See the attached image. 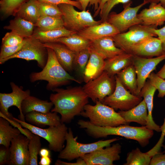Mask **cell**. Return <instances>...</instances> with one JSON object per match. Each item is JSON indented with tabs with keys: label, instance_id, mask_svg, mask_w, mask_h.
Masks as SVG:
<instances>
[{
	"label": "cell",
	"instance_id": "obj_19",
	"mask_svg": "<svg viewBox=\"0 0 165 165\" xmlns=\"http://www.w3.org/2000/svg\"><path fill=\"white\" fill-rule=\"evenodd\" d=\"M90 41L106 36H112L120 33L114 26L107 21L88 27L77 33Z\"/></svg>",
	"mask_w": 165,
	"mask_h": 165
},
{
	"label": "cell",
	"instance_id": "obj_34",
	"mask_svg": "<svg viewBox=\"0 0 165 165\" xmlns=\"http://www.w3.org/2000/svg\"><path fill=\"white\" fill-rule=\"evenodd\" d=\"M37 29L46 31L64 27L62 17L41 16L35 24Z\"/></svg>",
	"mask_w": 165,
	"mask_h": 165
},
{
	"label": "cell",
	"instance_id": "obj_54",
	"mask_svg": "<svg viewBox=\"0 0 165 165\" xmlns=\"http://www.w3.org/2000/svg\"><path fill=\"white\" fill-rule=\"evenodd\" d=\"M156 74L160 77L163 79H165V63L160 70Z\"/></svg>",
	"mask_w": 165,
	"mask_h": 165
},
{
	"label": "cell",
	"instance_id": "obj_25",
	"mask_svg": "<svg viewBox=\"0 0 165 165\" xmlns=\"http://www.w3.org/2000/svg\"><path fill=\"white\" fill-rule=\"evenodd\" d=\"M133 56L131 54L124 52L105 60L104 71L111 76H115L132 64Z\"/></svg>",
	"mask_w": 165,
	"mask_h": 165
},
{
	"label": "cell",
	"instance_id": "obj_15",
	"mask_svg": "<svg viewBox=\"0 0 165 165\" xmlns=\"http://www.w3.org/2000/svg\"><path fill=\"white\" fill-rule=\"evenodd\" d=\"M164 60H165V54L151 58L133 55L132 64L135 69L137 75L138 96H139L149 75L156 69L157 66Z\"/></svg>",
	"mask_w": 165,
	"mask_h": 165
},
{
	"label": "cell",
	"instance_id": "obj_42",
	"mask_svg": "<svg viewBox=\"0 0 165 165\" xmlns=\"http://www.w3.org/2000/svg\"><path fill=\"white\" fill-rule=\"evenodd\" d=\"M25 38L20 44L13 46H6L2 45L0 52V61L8 58L18 52L22 47L27 41Z\"/></svg>",
	"mask_w": 165,
	"mask_h": 165
},
{
	"label": "cell",
	"instance_id": "obj_12",
	"mask_svg": "<svg viewBox=\"0 0 165 165\" xmlns=\"http://www.w3.org/2000/svg\"><path fill=\"white\" fill-rule=\"evenodd\" d=\"M116 86L115 76H111L104 71L97 77L86 83L82 87L89 98L95 103L97 101L102 102L106 97L111 95Z\"/></svg>",
	"mask_w": 165,
	"mask_h": 165
},
{
	"label": "cell",
	"instance_id": "obj_56",
	"mask_svg": "<svg viewBox=\"0 0 165 165\" xmlns=\"http://www.w3.org/2000/svg\"><path fill=\"white\" fill-rule=\"evenodd\" d=\"M162 47L163 50L165 53V42H162Z\"/></svg>",
	"mask_w": 165,
	"mask_h": 165
},
{
	"label": "cell",
	"instance_id": "obj_26",
	"mask_svg": "<svg viewBox=\"0 0 165 165\" xmlns=\"http://www.w3.org/2000/svg\"><path fill=\"white\" fill-rule=\"evenodd\" d=\"M118 112L127 123L134 122L145 126L148 120L147 106L143 99L138 105L127 111H119Z\"/></svg>",
	"mask_w": 165,
	"mask_h": 165
},
{
	"label": "cell",
	"instance_id": "obj_33",
	"mask_svg": "<svg viewBox=\"0 0 165 165\" xmlns=\"http://www.w3.org/2000/svg\"><path fill=\"white\" fill-rule=\"evenodd\" d=\"M6 119L0 118V145L9 147L12 140L21 133L18 128L10 125Z\"/></svg>",
	"mask_w": 165,
	"mask_h": 165
},
{
	"label": "cell",
	"instance_id": "obj_7",
	"mask_svg": "<svg viewBox=\"0 0 165 165\" xmlns=\"http://www.w3.org/2000/svg\"><path fill=\"white\" fill-rule=\"evenodd\" d=\"M62 13L64 27L76 33L88 27L99 24L101 20H94L88 10L77 11L71 4L62 3L58 5Z\"/></svg>",
	"mask_w": 165,
	"mask_h": 165
},
{
	"label": "cell",
	"instance_id": "obj_24",
	"mask_svg": "<svg viewBox=\"0 0 165 165\" xmlns=\"http://www.w3.org/2000/svg\"><path fill=\"white\" fill-rule=\"evenodd\" d=\"M156 90L148 80L145 82L139 96L144 98L147 108L148 120L145 126L150 130L160 132H161L160 127L155 123L152 116L153 97Z\"/></svg>",
	"mask_w": 165,
	"mask_h": 165
},
{
	"label": "cell",
	"instance_id": "obj_14",
	"mask_svg": "<svg viewBox=\"0 0 165 165\" xmlns=\"http://www.w3.org/2000/svg\"><path fill=\"white\" fill-rule=\"evenodd\" d=\"M121 146L118 143L98 149L80 157L85 165H113V162L120 159Z\"/></svg>",
	"mask_w": 165,
	"mask_h": 165
},
{
	"label": "cell",
	"instance_id": "obj_27",
	"mask_svg": "<svg viewBox=\"0 0 165 165\" xmlns=\"http://www.w3.org/2000/svg\"><path fill=\"white\" fill-rule=\"evenodd\" d=\"M13 16L35 24L40 16L39 1L38 0H28L18 8Z\"/></svg>",
	"mask_w": 165,
	"mask_h": 165
},
{
	"label": "cell",
	"instance_id": "obj_36",
	"mask_svg": "<svg viewBox=\"0 0 165 165\" xmlns=\"http://www.w3.org/2000/svg\"><path fill=\"white\" fill-rule=\"evenodd\" d=\"M90 56L89 48L75 52L73 62V68L80 76L83 75Z\"/></svg>",
	"mask_w": 165,
	"mask_h": 165
},
{
	"label": "cell",
	"instance_id": "obj_10",
	"mask_svg": "<svg viewBox=\"0 0 165 165\" xmlns=\"http://www.w3.org/2000/svg\"><path fill=\"white\" fill-rule=\"evenodd\" d=\"M150 2L149 0H144L140 5L131 7V1L123 4V9L120 13H110L107 20L114 26L120 33L125 32L132 26L142 24V21L138 17V13L144 6Z\"/></svg>",
	"mask_w": 165,
	"mask_h": 165
},
{
	"label": "cell",
	"instance_id": "obj_8",
	"mask_svg": "<svg viewBox=\"0 0 165 165\" xmlns=\"http://www.w3.org/2000/svg\"><path fill=\"white\" fill-rule=\"evenodd\" d=\"M10 85L12 90L11 93H0V116L14 125L16 122L13 119L12 114L9 112V108L13 106L16 107L20 112L19 119L25 121V116L22 111L21 104L24 99L31 95V92L29 90H23L22 87L19 86L14 82H11Z\"/></svg>",
	"mask_w": 165,
	"mask_h": 165
},
{
	"label": "cell",
	"instance_id": "obj_5",
	"mask_svg": "<svg viewBox=\"0 0 165 165\" xmlns=\"http://www.w3.org/2000/svg\"><path fill=\"white\" fill-rule=\"evenodd\" d=\"M76 138H74L72 130L69 128L65 137L66 146L59 152L58 156L59 159L71 161L81 157L85 155L98 149L110 146L112 143L121 139L116 138L105 140H101L92 143L84 144L77 141Z\"/></svg>",
	"mask_w": 165,
	"mask_h": 165
},
{
	"label": "cell",
	"instance_id": "obj_11",
	"mask_svg": "<svg viewBox=\"0 0 165 165\" xmlns=\"http://www.w3.org/2000/svg\"><path fill=\"white\" fill-rule=\"evenodd\" d=\"M14 58H20L27 61H36L38 66L43 69L45 66L48 58L47 48L43 43L32 36L27 38L22 48L13 55L0 61L2 64L7 61Z\"/></svg>",
	"mask_w": 165,
	"mask_h": 165
},
{
	"label": "cell",
	"instance_id": "obj_13",
	"mask_svg": "<svg viewBox=\"0 0 165 165\" xmlns=\"http://www.w3.org/2000/svg\"><path fill=\"white\" fill-rule=\"evenodd\" d=\"M116 86L114 92L106 97L101 102L115 110H128L138 105L142 100L139 96L134 95L125 88L116 75Z\"/></svg>",
	"mask_w": 165,
	"mask_h": 165
},
{
	"label": "cell",
	"instance_id": "obj_35",
	"mask_svg": "<svg viewBox=\"0 0 165 165\" xmlns=\"http://www.w3.org/2000/svg\"><path fill=\"white\" fill-rule=\"evenodd\" d=\"M151 158L146 152H142L139 148H137L127 153L126 162L123 165H148Z\"/></svg>",
	"mask_w": 165,
	"mask_h": 165
},
{
	"label": "cell",
	"instance_id": "obj_48",
	"mask_svg": "<svg viewBox=\"0 0 165 165\" xmlns=\"http://www.w3.org/2000/svg\"><path fill=\"white\" fill-rule=\"evenodd\" d=\"M161 134L160 138L156 144L152 148L155 151H158L160 150L163 142L165 136V118L163 125L160 127Z\"/></svg>",
	"mask_w": 165,
	"mask_h": 165
},
{
	"label": "cell",
	"instance_id": "obj_6",
	"mask_svg": "<svg viewBox=\"0 0 165 165\" xmlns=\"http://www.w3.org/2000/svg\"><path fill=\"white\" fill-rule=\"evenodd\" d=\"M13 118L22 127L46 140L49 143L48 146L50 150L60 152L64 148L65 137L68 129L64 123H62L57 126H50L47 128L43 129L14 117Z\"/></svg>",
	"mask_w": 165,
	"mask_h": 165
},
{
	"label": "cell",
	"instance_id": "obj_22",
	"mask_svg": "<svg viewBox=\"0 0 165 165\" xmlns=\"http://www.w3.org/2000/svg\"><path fill=\"white\" fill-rule=\"evenodd\" d=\"M90 56L83 79L86 83L101 75L104 71L105 60L90 47Z\"/></svg>",
	"mask_w": 165,
	"mask_h": 165
},
{
	"label": "cell",
	"instance_id": "obj_57",
	"mask_svg": "<svg viewBox=\"0 0 165 165\" xmlns=\"http://www.w3.org/2000/svg\"><path fill=\"white\" fill-rule=\"evenodd\" d=\"M162 147H163L164 150V151H163V152H165V145H163Z\"/></svg>",
	"mask_w": 165,
	"mask_h": 165
},
{
	"label": "cell",
	"instance_id": "obj_41",
	"mask_svg": "<svg viewBox=\"0 0 165 165\" xmlns=\"http://www.w3.org/2000/svg\"><path fill=\"white\" fill-rule=\"evenodd\" d=\"M130 1V0H108L100 13V20L102 22L106 21L111 11L116 5L120 3L124 4Z\"/></svg>",
	"mask_w": 165,
	"mask_h": 165
},
{
	"label": "cell",
	"instance_id": "obj_46",
	"mask_svg": "<svg viewBox=\"0 0 165 165\" xmlns=\"http://www.w3.org/2000/svg\"><path fill=\"white\" fill-rule=\"evenodd\" d=\"M73 0L78 1L79 2L81 6L82 10H86V8L88 6H92L94 8V12L98 9L101 1V0Z\"/></svg>",
	"mask_w": 165,
	"mask_h": 165
},
{
	"label": "cell",
	"instance_id": "obj_18",
	"mask_svg": "<svg viewBox=\"0 0 165 165\" xmlns=\"http://www.w3.org/2000/svg\"><path fill=\"white\" fill-rule=\"evenodd\" d=\"M149 7L142 10L138 14L142 24L157 27L165 22V8L160 3L151 2Z\"/></svg>",
	"mask_w": 165,
	"mask_h": 165
},
{
	"label": "cell",
	"instance_id": "obj_43",
	"mask_svg": "<svg viewBox=\"0 0 165 165\" xmlns=\"http://www.w3.org/2000/svg\"><path fill=\"white\" fill-rule=\"evenodd\" d=\"M25 38L12 31L7 32L2 39V45L11 46L22 42Z\"/></svg>",
	"mask_w": 165,
	"mask_h": 165
},
{
	"label": "cell",
	"instance_id": "obj_3",
	"mask_svg": "<svg viewBox=\"0 0 165 165\" xmlns=\"http://www.w3.org/2000/svg\"><path fill=\"white\" fill-rule=\"evenodd\" d=\"M46 48L48 58L46 64L40 72H33L30 74V81L34 82L38 80L46 81L48 82L47 89L52 90L71 81L81 83L79 80L71 75L61 65L53 50L50 48Z\"/></svg>",
	"mask_w": 165,
	"mask_h": 165
},
{
	"label": "cell",
	"instance_id": "obj_47",
	"mask_svg": "<svg viewBox=\"0 0 165 165\" xmlns=\"http://www.w3.org/2000/svg\"><path fill=\"white\" fill-rule=\"evenodd\" d=\"M150 165H165V152L159 151L151 157Z\"/></svg>",
	"mask_w": 165,
	"mask_h": 165
},
{
	"label": "cell",
	"instance_id": "obj_50",
	"mask_svg": "<svg viewBox=\"0 0 165 165\" xmlns=\"http://www.w3.org/2000/svg\"><path fill=\"white\" fill-rule=\"evenodd\" d=\"M155 34L162 42H165V25L160 28L154 29Z\"/></svg>",
	"mask_w": 165,
	"mask_h": 165
},
{
	"label": "cell",
	"instance_id": "obj_39",
	"mask_svg": "<svg viewBox=\"0 0 165 165\" xmlns=\"http://www.w3.org/2000/svg\"><path fill=\"white\" fill-rule=\"evenodd\" d=\"M40 16L62 17V13L58 5L39 1Z\"/></svg>",
	"mask_w": 165,
	"mask_h": 165
},
{
	"label": "cell",
	"instance_id": "obj_20",
	"mask_svg": "<svg viewBox=\"0 0 165 165\" xmlns=\"http://www.w3.org/2000/svg\"><path fill=\"white\" fill-rule=\"evenodd\" d=\"M105 60L124 52L115 44L112 36H106L91 41L90 47Z\"/></svg>",
	"mask_w": 165,
	"mask_h": 165
},
{
	"label": "cell",
	"instance_id": "obj_51",
	"mask_svg": "<svg viewBox=\"0 0 165 165\" xmlns=\"http://www.w3.org/2000/svg\"><path fill=\"white\" fill-rule=\"evenodd\" d=\"M51 162L50 156L41 157L38 164L40 165H50Z\"/></svg>",
	"mask_w": 165,
	"mask_h": 165
},
{
	"label": "cell",
	"instance_id": "obj_4",
	"mask_svg": "<svg viewBox=\"0 0 165 165\" xmlns=\"http://www.w3.org/2000/svg\"><path fill=\"white\" fill-rule=\"evenodd\" d=\"M95 103L94 105L86 104L80 115L88 118L91 123L104 127H116L129 124L112 108L99 101Z\"/></svg>",
	"mask_w": 165,
	"mask_h": 165
},
{
	"label": "cell",
	"instance_id": "obj_9",
	"mask_svg": "<svg viewBox=\"0 0 165 165\" xmlns=\"http://www.w3.org/2000/svg\"><path fill=\"white\" fill-rule=\"evenodd\" d=\"M154 26L138 24L130 27L126 32L119 33L112 37L116 46L125 52L129 53L133 46L152 37L156 36Z\"/></svg>",
	"mask_w": 165,
	"mask_h": 165
},
{
	"label": "cell",
	"instance_id": "obj_23",
	"mask_svg": "<svg viewBox=\"0 0 165 165\" xmlns=\"http://www.w3.org/2000/svg\"><path fill=\"white\" fill-rule=\"evenodd\" d=\"M25 118L28 123L42 128L47 126H56L62 123L61 118L55 112L42 113L32 111L26 114Z\"/></svg>",
	"mask_w": 165,
	"mask_h": 165
},
{
	"label": "cell",
	"instance_id": "obj_30",
	"mask_svg": "<svg viewBox=\"0 0 165 165\" xmlns=\"http://www.w3.org/2000/svg\"><path fill=\"white\" fill-rule=\"evenodd\" d=\"M116 75L125 88L132 94L138 96L137 75L132 64L123 70Z\"/></svg>",
	"mask_w": 165,
	"mask_h": 165
},
{
	"label": "cell",
	"instance_id": "obj_40",
	"mask_svg": "<svg viewBox=\"0 0 165 165\" xmlns=\"http://www.w3.org/2000/svg\"><path fill=\"white\" fill-rule=\"evenodd\" d=\"M153 86L155 87L158 92V97L163 98L165 96V80L158 75L152 72L148 78Z\"/></svg>",
	"mask_w": 165,
	"mask_h": 165
},
{
	"label": "cell",
	"instance_id": "obj_52",
	"mask_svg": "<svg viewBox=\"0 0 165 165\" xmlns=\"http://www.w3.org/2000/svg\"><path fill=\"white\" fill-rule=\"evenodd\" d=\"M41 157L50 156V150L46 148H41L39 153Z\"/></svg>",
	"mask_w": 165,
	"mask_h": 165
},
{
	"label": "cell",
	"instance_id": "obj_1",
	"mask_svg": "<svg viewBox=\"0 0 165 165\" xmlns=\"http://www.w3.org/2000/svg\"><path fill=\"white\" fill-rule=\"evenodd\" d=\"M50 99L53 104L51 112L61 115L62 123H69L75 116L80 115L88 103L89 97L82 87L76 86L66 89L56 88Z\"/></svg>",
	"mask_w": 165,
	"mask_h": 165
},
{
	"label": "cell",
	"instance_id": "obj_44",
	"mask_svg": "<svg viewBox=\"0 0 165 165\" xmlns=\"http://www.w3.org/2000/svg\"><path fill=\"white\" fill-rule=\"evenodd\" d=\"M10 159L9 147L1 145L0 147V165H9Z\"/></svg>",
	"mask_w": 165,
	"mask_h": 165
},
{
	"label": "cell",
	"instance_id": "obj_17",
	"mask_svg": "<svg viewBox=\"0 0 165 165\" xmlns=\"http://www.w3.org/2000/svg\"><path fill=\"white\" fill-rule=\"evenodd\" d=\"M129 53L141 57L151 58L165 54L162 42L158 38L150 37L132 47Z\"/></svg>",
	"mask_w": 165,
	"mask_h": 165
},
{
	"label": "cell",
	"instance_id": "obj_55",
	"mask_svg": "<svg viewBox=\"0 0 165 165\" xmlns=\"http://www.w3.org/2000/svg\"><path fill=\"white\" fill-rule=\"evenodd\" d=\"M150 2L160 3L165 8V0H149Z\"/></svg>",
	"mask_w": 165,
	"mask_h": 165
},
{
	"label": "cell",
	"instance_id": "obj_49",
	"mask_svg": "<svg viewBox=\"0 0 165 165\" xmlns=\"http://www.w3.org/2000/svg\"><path fill=\"white\" fill-rule=\"evenodd\" d=\"M55 165H85V163L83 160L81 158L77 159L75 163H69L61 161L60 159H58L55 163Z\"/></svg>",
	"mask_w": 165,
	"mask_h": 165
},
{
	"label": "cell",
	"instance_id": "obj_31",
	"mask_svg": "<svg viewBox=\"0 0 165 165\" xmlns=\"http://www.w3.org/2000/svg\"><path fill=\"white\" fill-rule=\"evenodd\" d=\"M56 42L64 44L74 52L89 48L91 41L78 35L77 33L68 36L60 38Z\"/></svg>",
	"mask_w": 165,
	"mask_h": 165
},
{
	"label": "cell",
	"instance_id": "obj_32",
	"mask_svg": "<svg viewBox=\"0 0 165 165\" xmlns=\"http://www.w3.org/2000/svg\"><path fill=\"white\" fill-rule=\"evenodd\" d=\"M76 32L69 30L65 27L46 31H41L36 29L34 31L32 36L42 42H56L58 38L68 36Z\"/></svg>",
	"mask_w": 165,
	"mask_h": 165
},
{
	"label": "cell",
	"instance_id": "obj_16",
	"mask_svg": "<svg viewBox=\"0 0 165 165\" xmlns=\"http://www.w3.org/2000/svg\"><path fill=\"white\" fill-rule=\"evenodd\" d=\"M30 139L20 134L13 138L9 147L10 159L9 165H30L28 150Z\"/></svg>",
	"mask_w": 165,
	"mask_h": 165
},
{
	"label": "cell",
	"instance_id": "obj_28",
	"mask_svg": "<svg viewBox=\"0 0 165 165\" xmlns=\"http://www.w3.org/2000/svg\"><path fill=\"white\" fill-rule=\"evenodd\" d=\"M53 106V103L51 101L42 100L30 95L23 101L21 109L25 116L32 111L42 113L49 112Z\"/></svg>",
	"mask_w": 165,
	"mask_h": 165
},
{
	"label": "cell",
	"instance_id": "obj_2",
	"mask_svg": "<svg viewBox=\"0 0 165 165\" xmlns=\"http://www.w3.org/2000/svg\"><path fill=\"white\" fill-rule=\"evenodd\" d=\"M77 123L80 128L84 129L87 134L95 138H105L115 135L137 141L143 147L149 143L154 134L153 130L146 126L133 127L122 125L116 127H104L95 126L89 121L79 120Z\"/></svg>",
	"mask_w": 165,
	"mask_h": 165
},
{
	"label": "cell",
	"instance_id": "obj_21",
	"mask_svg": "<svg viewBox=\"0 0 165 165\" xmlns=\"http://www.w3.org/2000/svg\"><path fill=\"white\" fill-rule=\"evenodd\" d=\"M43 44L45 47L53 50L58 61L66 70L68 72L72 71L75 52L58 42H45Z\"/></svg>",
	"mask_w": 165,
	"mask_h": 165
},
{
	"label": "cell",
	"instance_id": "obj_53",
	"mask_svg": "<svg viewBox=\"0 0 165 165\" xmlns=\"http://www.w3.org/2000/svg\"><path fill=\"white\" fill-rule=\"evenodd\" d=\"M108 0H101V3L98 9L96 11L94 12V17L96 16L99 14H100V13L102 9L103 6Z\"/></svg>",
	"mask_w": 165,
	"mask_h": 165
},
{
	"label": "cell",
	"instance_id": "obj_29",
	"mask_svg": "<svg viewBox=\"0 0 165 165\" xmlns=\"http://www.w3.org/2000/svg\"><path fill=\"white\" fill-rule=\"evenodd\" d=\"M35 24L21 18L15 17L4 28L9 30L24 38L31 37L34 32Z\"/></svg>",
	"mask_w": 165,
	"mask_h": 165
},
{
	"label": "cell",
	"instance_id": "obj_37",
	"mask_svg": "<svg viewBox=\"0 0 165 165\" xmlns=\"http://www.w3.org/2000/svg\"><path fill=\"white\" fill-rule=\"evenodd\" d=\"M40 137L33 133L29 141L28 150L30 156V165H38V155L41 148Z\"/></svg>",
	"mask_w": 165,
	"mask_h": 165
},
{
	"label": "cell",
	"instance_id": "obj_38",
	"mask_svg": "<svg viewBox=\"0 0 165 165\" xmlns=\"http://www.w3.org/2000/svg\"><path fill=\"white\" fill-rule=\"evenodd\" d=\"M28 0H1L0 10L4 16L13 15L18 8Z\"/></svg>",
	"mask_w": 165,
	"mask_h": 165
},
{
	"label": "cell",
	"instance_id": "obj_45",
	"mask_svg": "<svg viewBox=\"0 0 165 165\" xmlns=\"http://www.w3.org/2000/svg\"><path fill=\"white\" fill-rule=\"evenodd\" d=\"M38 1L57 5L62 3L72 5L78 9L82 11L81 5L79 2L72 0H38Z\"/></svg>",
	"mask_w": 165,
	"mask_h": 165
}]
</instances>
